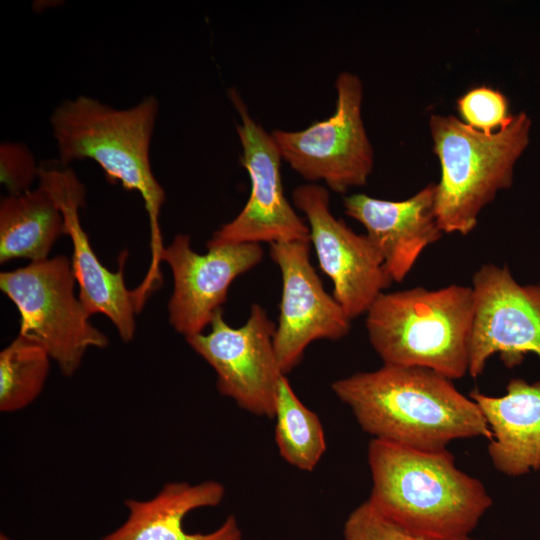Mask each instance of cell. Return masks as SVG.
Here are the masks:
<instances>
[{"label":"cell","instance_id":"6da1fadb","mask_svg":"<svg viewBox=\"0 0 540 540\" xmlns=\"http://www.w3.org/2000/svg\"><path fill=\"white\" fill-rule=\"evenodd\" d=\"M432 370L383 364L332 383L359 426L374 439L439 451L458 439L492 432L477 404Z\"/></svg>","mask_w":540,"mask_h":540},{"label":"cell","instance_id":"7a4b0ae2","mask_svg":"<svg viewBox=\"0 0 540 540\" xmlns=\"http://www.w3.org/2000/svg\"><path fill=\"white\" fill-rule=\"evenodd\" d=\"M368 501L387 519L425 540L471 537L493 500L484 484L456 466L453 454L372 439Z\"/></svg>","mask_w":540,"mask_h":540},{"label":"cell","instance_id":"3957f363","mask_svg":"<svg viewBox=\"0 0 540 540\" xmlns=\"http://www.w3.org/2000/svg\"><path fill=\"white\" fill-rule=\"evenodd\" d=\"M159 102L153 95L136 105L119 109L80 95L61 102L52 112L50 125L56 142L58 162L90 159L111 183L141 194L150 224L151 262L138 288L150 295L161 285L159 264L164 250L159 215L166 194L155 178L150 146Z\"/></svg>","mask_w":540,"mask_h":540},{"label":"cell","instance_id":"277c9868","mask_svg":"<svg viewBox=\"0 0 540 540\" xmlns=\"http://www.w3.org/2000/svg\"><path fill=\"white\" fill-rule=\"evenodd\" d=\"M471 286L381 293L366 312L369 341L383 364L420 367L451 380L469 370Z\"/></svg>","mask_w":540,"mask_h":540},{"label":"cell","instance_id":"5b68a950","mask_svg":"<svg viewBox=\"0 0 540 540\" xmlns=\"http://www.w3.org/2000/svg\"><path fill=\"white\" fill-rule=\"evenodd\" d=\"M429 130L440 168L435 215L444 233L467 235L501 190L512 186L514 167L530 142L525 112L493 134H484L454 115L432 114Z\"/></svg>","mask_w":540,"mask_h":540},{"label":"cell","instance_id":"8992f818","mask_svg":"<svg viewBox=\"0 0 540 540\" xmlns=\"http://www.w3.org/2000/svg\"><path fill=\"white\" fill-rule=\"evenodd\" d=\"M75 282L72 264L64 255L0 274V289L20 315L19 334L43 345L67 377L78 370L88 349L109 344L89 322L75 296Z\"/></svg>","mask_w":540,"mask_h":540},{"label":"cell","instance_id":"52a82bcc","mask_svg":"<svg viewBox=\"0 0 540 540\" xmlns=\"http://www.w3.org/2000/svg\"><path fill=\"white\" fill-rule=\"evenodd\" d=\"M335 88V111L330 117L298 131L275 129L271 135L282 159L305 180L323 181L327 188L345 193L367 183L374 152L362 119L360 77L343 71Z\"/></svg>","mask_w":540,"mask_h":540},{"label":"cell","instance_id":"ba28073f","mask_svg":"<svg viewBox=\"0 0 540 540\" xmlns=\"http://www.w3.org/2000/svg\"><path fill=\"white\" fill-rule=\"evenodd\" d=\"M228 95L240 116L236 131L251 189L243 209L213 233L207 249L244 243L310 242L307 222L295 212L284 194L282 157L271 133L251 116L235 89L229 90Z\"/></svg>","mask_w":540,"mask_h":540},{"label":"cell","instance_id":"9c48e42d","mask_svg":"<svg viewBox=\"0 0 540 540\" xmlns=\"http://www.w3.org/2000/svg\"><path fill=\"white\" fill-rule=\"evenodd\" d=\"M207 334L186 337L190 347L216 372L218 391L239 407L274 418L281 378L274 347L276 325L265 309L253 304L244 325L230 326L218 310Z\"/></svg>","mask_w":540,"mask_h":540},{"label":"cell","instance_id":"30bf717a","mask_svg":"<svg viewBox=\"0 0 540 540\" xmlns=\"http://www.w3.org/2000/svg\"><path fill=\"white\" fill-rule=\"evenodd\" d=\"M293 203L304 213L321 271L333 283V297L352 320L368 309L393 282L384 260L367 235L355 233L330 211L327 187L297 186Z\"/></svg>","mask_w":540,"mask_h":540},{"label":"cell","instance_id":"8fae6325","mask_svg":"<svg viewBox=\"0 0 540 540\" xmlns=\"http://www.w3.org/2000/svg\"><path fill=\"white\" fill-rule=\"evenodd\" d=\"M468 374L479 377L494 354L508 368L528 353L540 359V285H521L510 270L482 265L473 275Z\"/></svg>","mask_w":540,"mask_h":540},{"label":"cell","instance_id":"7c38bea8","mask_svg":"<svg viewBox=\"0 0 540 540\" xmlns=\"http://www.w3.org/2000/svg\"><path fill=\"white\" fill-rule=\"evenodd\" d=\"M310 244H270V256L282 276L274 347L285 375L300 363L310 343L319 339L339 340L351 329V319L333 295L326 292L311 264Z\"/></svg>","mask_w":540,"mask_h":540},{"label":"cell","instance_id":"4fadbf2b","mask_svg":"<svg viewBox=\"0 0 540 540\" xmlns=\"http://www.w3.org/2000/svg\"><path fill=\"white\" fill-rule=\"evenodd\" d=\"M260 244H231L195 252L189 235L178 234L164 247L161 260L172 272L169 322L185 338L200 334L226 302L232 282L258 265Z\"/></svg>","mask_w":540,"mask_h":540},{"label":"cell","instance_id":"5bb4252c","mask_svg":"<svg viewBox=\"0 0 540 540\" xmlns=\"http://www.w3.org/2000/svg\"><path fill=\"white\" fill-rule=\"evenodd\" d=\"M39 182L45 184L57 199L73 246L72 269L79 285V299L89 316L102 313L108 317L124 342L135 334V314L139 312L134 290L124 281L126 253L117 272L100 262L83 230L79 209L85 205L86 189L75 172L58 163L40 165Z\"/></svg>","mask_w":540,"mask_h":540},{"label":"cell","instance_id":"9a60e30c","mask_svg":"<svg viewBox=\"0 0 540 540\" xmlns=\"http://www.w3.org/2000/svg\"><path fill=\"white\" fill-rule=\"evenodd\" d=\"M435 197L436 183H430L401 201L363 193L344 198L346 215L365 227L392 281H403L421 253L444 234L435 215Z\"/></svg>","mask_w":540,"mask_h":540},{"label":"cell","instance_id":"2e32d148","mask_svg":"<svg viewBox=\"0 0 540 540\" xmlns=\"http://www.w3.org/2000/svg\"><path fill=\"white\" fill-rule=\"evenodd\" d=\"M469 397L481 410L491 432L488 454L492 465L507 476L540 469V381L511 379L502 396L477 389Z\"/></svg>","mask_w":540,"mask_h":540},{"label":"cell","instance_id":"e0dca14e","mask_svg":"<svg viewBox=\"0 0 540 540\" xmlns=\"http://www.w3.org/2000/svg\"><path fill=\"white\" fill-rule=\"evenodd\" d=\"M224 495V486L213 480L199 484L168 483L149 500H126L129 512L126 521L102 540H242L234 516L210 533L184 530L183 520L189 512L217 506Z\"/></svg>","mask_w":540,"mask_h":540},{"label":"cell","instance_id":"ac0fdd59","mask_svg":"<svg viewBox=\"0 0 540 540\" xmlns=\"http://www.w3.org/2000/svg\"><path fill=\"white\" fill-rule=\"evenodd\" d=\"M63 235H66V224L62 209L42 182L35 189L1 198V264L17 258L31 262L45 260Z\"/></svg>","mask_w":540,"mask_h":540},{"label":"cell","instance_id":"d6986e66","mask_svg":"<svg viewBox=\"0 0 540 540\" xmlns=\"http://www.w3.org/2000/svg\"><path fill=\"white\" fill-rule=\"evenodd\" d=\"M275 441L290 465L312 471L326 450L319 417L307 408L292 389L286 375L279 383L275 405Z\"/></svg>","mask_w":540,"mask_h":540},{"label":"cell","instance_id":"ffe728a7","mask_svg":"<svg viewBox=\"0 0 540 540\" xmlns=\"http://www.w3.org/2000/svg\"><path fill=\"white\" fill-rule=\"evenodd\" d=\"M51 357L36 340L18 334L0 352V410L15 412L30 405L41 393Z\"/></svg>","mask_w":540,"mask_h":540},{"label":"cell","instance_id":"44dd1931","mask_svg":"<svg viewBox=\"0 0 540 540\" xmlns=\"http://www.w3.org/2000/svg\"><path fill=\"white\" fill-rule=\"evenodd\" d=\"M456 107L462 122L488 135L506 127L513 118L507 97L486 85L466 91L457 99Z\"/></svg>","mask_w":540,"mask_h":540},{"label":"cell","instance_id":"7402d4cb","mask_svg":"<svg viewBox=\"0 0 540 540\" xmlns=\"http://www.w3.org/2000/svg\"><path fill=\"white\" fill-rule=\"evenodd\" d=\"M345 540H425L387 519L367 500L355 508L344 525ZM464 540H481L467 538Z\"/></svg>","mask_w":540,"mask_h":540},{"label":"cell","instance_id":"603a6c76","mask_svg":"<svg viewBox=\"0 0 540 540\" xmlns=\"http://www.w3.org/2000/svg\"><path fill=\"white\" fill-rule=\"evenodd\" d=\"M39 173L40 165L25 144L5 141L0 145V182L8 194L30 190Z\"/></svg>","mask_w":540,"mask_h":540},{"label":"cell","instance_id":"cb8c5ba5","mask_svg":"<svg viewBox=\"0 0 540 540\" xmlns=\"http://www.w3.org/2000/svg\"><path fill=\"white\" fill-rule=\"evenodd\" d=\"M0 540H10L6 534L1 533Z\"/></svg>","mask_w":540,"mask_h":540}]
</instances>
